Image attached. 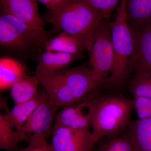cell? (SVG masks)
Returning <instances> with one entry per match:
<instances>
[{"label":"cell","mask_w":151,"mask_h":151,"mask_svg":"<svg viewBox=\"0 0 151 151\" xmlns=\"http://www.w3.org/2000/svg\"><path fill=\"white\" fill-rule=\"evenodd\" d=\"M88 100L92 132L96 142L104 136L122 132L129 126L133 109L132 99L112 94Z\"/></svg>","instance_id":"7a4b0ae2"},{"label":"cell","mask_w":151,"mask_h":151,"mask_svg":"<svg viewBox=\"0 0 151 151\" xmlns=\"http://www.w3.org/2000/svg\"><path fill=\"white\" fill-rule=\"evenodd\" d=\"M27 74L24 65L12 57L0 59V90L12 88L14 84Z\"/></svg>","instance_id":"9a60e30c"},{"label":"cell","mask_w":151,"mask_h":151,"mask_svg":"<svg viewBox=\"0 0 151 151\" xmlns=\"http://www.w3.org/2000/svg\"><path fill=\"white\" fill-rule=\"evenodd\" d=\"M46 7L50 13L54 14L65 7L71 0H37Z\"/></svg>","instance_id":"d4e9b609"},{"label":"cell","mask_w":151,"mask_h":151,"mask_svg":"<svg viewBox=\"0 0 151 151\" xmlns=\"http://www.w3.org/2000/svg\"><path fill=\"white\" fill-rule=\"evenodd\" d=\"M50 37L46 31L36 29L1 9L0 45L4 50L37 59Z\"/></svg>","instance_id":"3957f363"},{"label":"cell","mask_w":151,"mask_h":151,"mask_svg":"<svg viewBox=\"0 0 151 151\" xmlns=\"http://www.w3.org/2000/svg\"><path fill=\"white\" fill-rule=\"evenodd\" d=\"M103 16L104 19L111 17L114 9L121 0H83Z\"/></svg>","instance_id":"7402d4cb"},{"label":"cell","mask_w":151,"mask_h":151,"mask_svg":"<svg viewBox=\"0 0 151 151\" xmlns=\"http://www.w3.org/2000/svg\"><path fill=\"white\" fill-rule=\"evenodd\" d=\"M51 135L54 151H91L96 142L90 129H70L55 122Z\"/></svg>","instance_id":"ba28073f"},{"label":"cell","mask_w":151,"mask_h":151,"mask_svg":"<svg viewBox=\"0 0 151 151\" xmlns=\"http://www.w3.org/2000/svg\"><path fill=\"white\" fill-rule=\"evenodd\" d=\"M46 137L41 135H32L28 137L27 146L19 151H54L51 145L47 142Z\"/></svg>","instance_id":"603a6c76"},{"label":"cell","mask_w":151,"mask_h":151,"mask_svg":"<svg viewBox=\"0 0 151 151\" xmlns=\"http://www.w3.org/2000/svg\"><path fill=\"white\" fill-rule=\"evenodd\" d=\"M103 20L98 12L83 0H71L61 10L50 13L47 18V22L53 25L57 29L81 39L89 54L94 32Z\"/></svg>","instance_id":"277c9868"},{"label":"cell","mask_w":151,"mask_h":151,"mask_svg":"<svg viewBox=\"0 0 151 151\" xmlns=\"http://www.w3.org/2000/svg\"><path fill=\"white\" fill-rule=\"evenodd\" d=\"M80 56L56 52L43 50L37 58L35 75L39 79L52 72L68 67Z\"/></svg>","instance_id":"8fae6325"},{"label":"cell","mask_w":151,"mask_h":151,"mask_svg":"<svg viewBox=\"0 0 151 151\" xmlns=\"http://www.w3.org/2000/svg\"><path fill=\"white\" fill-rule=\"evenodd\" d=\"M126 1L121 0L115 19L110 22L111 38L115 55L114 68L107 83L120 84L126 78L134 50V40L128 23Z\"/></svg>","instance_id":"5b68a950"},{"label":"cell","mask_w":151,"mask_h":151,"mask_svg":"<svg viewBox=\"0 0 151 151\" xmlns=\"http://www.w3.org/2000/svg\"><path fill=\"white\" fill-rule=\"evenodd\" d=\"M54 122L70 129H90L91 116L88 100L63 107L56 114Z\"/></svg>","instance_id":"30bf717a"},{"label":"cell","mask_w":151,"mask_h":151,"mask_svg":"<svg viewBox=\"0 0 151 151\" xmlns=\"http://www.w3.org/2000/svg\"><path fill=\"white\" fill-rule=\"evenodd\" d=\"M108 20L102 21L96 29L89 53V63L92 67V76L98 86L107 83L115 62L110 22Z\"/></svg>","instance_id":"8992f818"},{"label":"cell","mask_w":151,"mask_h":151,"mask_svg":"<svg viewBox=\"0 0 151 151\" xmlns=\"http://www.w3.org/2000/svg\"><path fill=\"white\" fill-rule=\"evenodd\" d=\"M39 79L35 75L27 74L11 88L10 95L14 104L24 103L31 100L39 92Z\"/></svg>","instance_id":"d6986e66"},{"label":"cell","mask_w":151,"mask_h":151,"mask_svg":"<svg viewBox=\"0 0 151 151\" xmlns=\"http://www.w3.org/2000/svg\"><path fill=\"white\" fill-rule=\"evenodd\" d=\"M39 80L50 102L58 109L81 101L98 87L92 69L86 65L56 70Z\"/></svg>","instance_id":"6da1fadb"},{"label":"cell","mask_w":151,"mask_h":151,"mask_svg":"<svg viewBox=\"0 0 151 151\" xmlns=\"http://www.w3.org/2000/svg\"><path fill=\"white\" fill-rule=\"evenodd\" d=\"M58 109L51 103L47 94L21 129L16 131L18 142H27L28 137L32 135L48 138L51 135Z\"/></svg>","instance_id":"52a82bcc"},{"label":"cell","mask_w":151,"mask_h":151,"mask_svg":"<svg viewBox=\"0 0 151 151\" xmlns=\"http://www.w3.org/2000/svg\"><path fill=\"white\" fill-rule=\"evenodd\" d=\"M15 129L9 121L6 113L0 115V148L7 151H19Z\"/></svg>","instance_id":"44dd1931"},{"label":"cell","mask_w":151,"mask_h":151,"mask_svg":"<svg viewBox=\"0 0 151 151\" xmlns=\"http://www.w3.org/2000/svg\"><path fill=\"white\" fill-rule=\"evenodd\" d=\"M0 2L1 9L36 29L45 30L37 0H0Z\"/></svg>","instance_id":"9c48e42d"},{"label":"cell","mask_w":151,"mask_h":151,"mask_svg":"<svg viewBox=\"0 0 151 151\" xmlns=\"http://www.w3.org/2000/svg\"><path fill=\"white\" fill-rule=\"evenodd\" d=\"M84 50L85 44L80 39L64 32L49 38L45 44V50L56 52L80 56Z\"/></svg>","instance_id":"5bb4252c"},{"label":"cell","mask_w":151,"mask_h":151,"mask_svg":"<svg viewBox=\"0 0 151 151\" xmlns=\"http://www.w3.org/2000/svg\"><path fill=\"white\" fill-rule=\"evenodd\" d=\"M127 129L136 151H151V118L131 121Z\"/></svg>","instance_id":"e0dca14e"},{"label":"cell","mask_w":151,"mask_h":151,"mask_svg":"<svg viewBox=\"0 0 151 151\" xmlns=\"http://www.w3.org/2000/svg\"><path fill=\"white\" fill-rule=\"evenodd\" d=\"M128 23L131 29L151 24V0H125Z\"/></svg>","instance_id":"2e32d148"},{"label":"cell","mask_w":151,"mask_h":151,"mask_svg":"<svg viewBox=\"0 0 151 151\" xmlns=\"http://www.w3.org/2000/svg\"><path fill=\"white\" fill-rule=\"evenodd\" d=\"M134 73L129 85V91L134 96L151 99V69L139 65H134Z\"/></svg>","instance_id":"ffe728a7"},{"label":"cell","mask_w":151,"mask_h":151,"mask_svg":"<svg viewBox=\"0 0 151 151\" xmlns=\"http://www.w3.org/2000/svg\"><path fill=\"white\" fill-rule=\"evenodd\" d=\"M133 109H134L137 119L151 118V99L142 96H134L132 98Z\"/></svg>","instance_id":"cb8c5ba5"},{"label":"cell","mask_w":151,"mask_h":151,"mask_svg":"<svg viewBox=\"0 0 151 151\" xmlns=\"http://www.w3.org/2000/svg\"><path fill=\"white\" fill-rule=\"evenodd\" d=\"M91 151H136L127 127L116 134L104 136L94 144Z\"/></svg>","instance_id":"ac0fdd59"},{"label":"cell","mask_w":151,"mask_h":151,"mask_svg":"<svg viewBox=\"0 0 151 151\" xmlns=\"http://www.w3.org/2000/svg\"><path fill=\"white\" fill-rule=\"evenodd\" d=\"M132 30L134 40L132 66L151 69V24Z\"/></svg>","instance_id":"7c38bea8"},{"label":"cell","mask_w":151,"mask_h":151,"mask_svg":"<svg viewBox=\"0 0 151 151\" xmlns=\"http://www.w3.org/2000/svg\"><path fill=\"white\" fill-rule=\"evenodd\" d=\"M46 92H39L34 98L24 103L14 104L9 111L4 102L1 100V106L5 110L9 121L14 127L16 131L21 129L33 111L46 96Z\"/></svg>","instance_id":"4fadbf2b"}]
</instances>
